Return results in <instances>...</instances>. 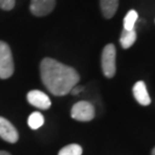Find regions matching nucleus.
I'll return each instance as SVG.
<instances>
[{
    "label": "nucleus",
    "instance_id": "f257e3e1",
    "mask_svg": "<svg viewBox=\"0 0 155 155\" xmlns=\"http://www.w3.org/2000/svg\"><path fill=\"white\" fill-rule=\"evenodd\" d=\"M40 76L42 83L54 96L69 94L80 80L76 70L50 58L41 61Z\"/></svg>",
    "mask_w": 155,
    "mask_h": 155
},
{
    "label": "nucleus",
    "instance_id": "f03ea898",
    "mask_svg": "<svg viewBox=\"0 0 155 155\" xmlns=\"http://www.w3.org/2000/svg\"><path fill=\"white\" fill-rule=\"evenodd\" d=\"M14 72L12 52L6 42L0 41V79H8Z\"/></svg>",
    "mask_w": 155,
    "mask_h": 155
},
{
    "label": "nucleus",
    "instance_id": "7ed1b4c3",
    "mask_svg": "<svg viewBox=\"0 0 155 155\" xmlns=\"http://www.w3.org/2000/svg\"><path fill=\"white\" fill-rule=\"evenodd\" d=\"M102 72L106 78H113L116 72V48L109 44L103 48L101 55Z\"/></svg>",
    "mask_w": 155,
    "mask_h": 155
},
{
    "label": "nucleus",
    "instance_id": "20e7f679",
    "mask_svg": "<svg viewBox=\"0 0 155 155\" xmlns=\"http://www.w3.org/2000/svg\"><path fill=\"white\" fill-rule=\"evenodd\" d=\"M71 117L81 122L91 121L95 117V109L90 102L80 101L73 105L71 109Z\"/></svg>",
    "mask_w": 155,
    "mask_h": 155
},
{
    "label": "nucleus",
    "instance_id": "39448f33",
    "mask_svg": "<svg viewBox=\"0 0 155 155\" xmlns=\"http://www.w3.org/2000/svg\"><path fill=\"white\" fill-rule=\"evenodd\" d=\"M0 137L9 143H16L19 138L16 128L10 121L3 117H0Z\"/></svg>",
    "mask_w": 155,
    "mask_h": 155
},
{
    "label": "nucleus",
    "instance_id": "423d86ee",
    "mask_svg": "<svg viewBox=\"0 0 155 155\" xmlns=\"http://www.w3.org/2000/svg\"><path fill=\"white\" fill-rule=\"evenodd\" d=\"M55 0H31L30 11L35 16H45L54 9Z\"/></svg>",
    "mask_w": 155,
    "mask_h": 155
},
{
    "label": "nucleus",
    "instance_id": "0eeeda50",
    "mask_svg": "<svg viewBox=\"0 0 155 155\" xmlns=\"http://www.w3.org/2000/svg\"><path fill=\"white\" fill-rule=\"evenodd\" d=\"M27 101L29 104L41 110H47L51 106V101L47 95L38 90H32L27 94Z\"/></svg>",
    "mask_w": 155,
    "mask_h": 155
},
{
    "label": "nucleus",
    "instance_id": "6e6552de",
    "mask_svg": "<svg viewBox=\"0 0 155 155\" xmlns=\"http://www.w3.org/2000/svg\"><path fill=\"white\" fill-rule=\"evenodd\" d=\"M133 96L138 103L142 106H148L151 103L150 96L148 94L146 85L143 81H138L133 86Z\"/></svg>",
    "mask_w": 155,
    "mask_h": 155
},
{
    "label": "nucleus",
    "instance_id": "1a4fd4ad",
    "mask_svg": "<svg viewBox=\"0 0 155 155\" xmlns=\"http://www.w3.org/2000/svg\"><path fill=\"white\" fill-rule=\"evenodd\" d=\"M119 0H100V7L102 14L105 18L110 19L117 11Z\"/></svg>",
    "mask_w": 155,
    "mask_h": 155
},
{
    "label": "nucleus",
    "instance_id": "9d476101",
    "mask_svg": "<svg viewBox=\"0 0 155 155\" xmlns=\"http://www.w3.org/2000/svg\"><path fill=\"white\" fill-rule=\"evenodd\" d=\"M137 34L135 29L132 30H126V29H123L122 31L121 36H120V44L123 48H129L130 47H132L133 44L136 41Z\"/></svg>",
    "mask_w": 155,
    "mask_h": 155
},
{
    "label": "nucleus",
    "instance_id": "9b49d317",
    "mask_svg": "<svg viewBox=\"0 0 155 155\" xmlns=\"http://www.w3.org/2000/svg\"><path fill=\"white\" fill-rule=\"evenodd\" d=\"M44 124V117L39 112H33L28 118V126L31 129L36 130Z\"/></svg>",
    "mask_w": 155,
    "mask_h": 155
},
{
    "label": "nucleus",
    "instance_id": "f8f14e48",
    "mask_svg": "<svg viewBox=\"0 0 155 155\" xmlns=\"http://www.w3.org/2000/svg\"><path fill=\"white\" fill-rule=\"evenodd\" d=\"M137 18H138V13L135 10H130L124 17L123 20L124 29H126V30H132V29H134V25Z\"/></svg>",
    "mask_w": 155,
    "mask_h": 155
},
{
    "label": "nucleus",
    "instance_id": "ddd939ff",
    "mask_svg": "<svg viewBox=\"0 0 155 155\" xmlns=\"http://www.w3.org/2000/svg\"><path fill=\"white\" fill-rule=\"evenodd\" d=\"M58 155H82V147L78 144H69L62 148Z\"/></svg>",
    "mask_w": 155,
    "mask_h": 155
},
{
    "label": "nucleus",
    "instance_id": "4468645a",
    "mask_svg": "<svg viewBox=\"0 0 155 155\" xmlns=\"http://www.w3.org/2000/svg\"><path fill=\"white\" fill-rule=\"evenodd\" d=\"M15 5V0H0V8L3 10H11Z\"/></svg>",
    "mask_w": 155,
    "mask_h": 155
},
{
    "label": "nucleus",
    "instance_id": "2eb2a0df",
    "mask_svg": "<svg viewBox=\"0 0 155 155\" xmlns=\"http://www.w3.org/2000/svg\"><path fill=\"white\" fill-rule=\"evenodd\" d=\"M83 87H81V86H79V87H77V86H74L73 88L71 89V91H70V93L72 95H78L79 93H81L82 91H83Z\"/></svg>",
    "mask_w": 155,
    "mask_h": 155
},
{
    "label": "nucleus",
    "instance_id": "dca6fc26",
    "mask_svg": "<svg viewBox=\"0 0 155 155\" xmlns=\"http://www.w3.org/2000/svg\"><path fill=\"white\" fill-rule=\"evenodd\" d=\"M0 155H11V154L7 152V151H0Z\"/></svg>",
    "mask_w": 155,
    "mask_h": 155
},
{
    "label": "nucleus",
    "instance_id": "f3484780",
    "mask_svg": "<svg viewBox=\"0 0 155 155\" xmlns=\"http://www.w3.org/2000/svg\"><path fill=\"white\" fill-rule=\"evenodd\" d=\"M151 155H155V147L153 148V150H152V152H151Z\"/></svg>",
    "mask_w": 155,
    "mask_h": 155
}]
</instances>
